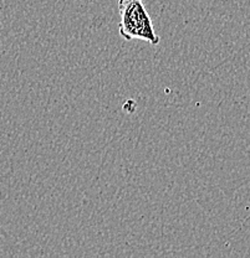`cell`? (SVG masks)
I'll return each instance as SVG.
<instances>
[{"label":"cell","mask_w":250,"mask_h":258,"mask_svg":"<svg viewBox=\"0 0 250 258\" xmlns=\"http://www.w3.org/2000/svg\"><path fill=\"white\" fill-rule=\"evenodd\" d=\"M120 35L127 41L141 40L157 46L161 37L156 34L153 21L143 0H118Z\"/></svg>","instance_id":"1"}]
</instances>
